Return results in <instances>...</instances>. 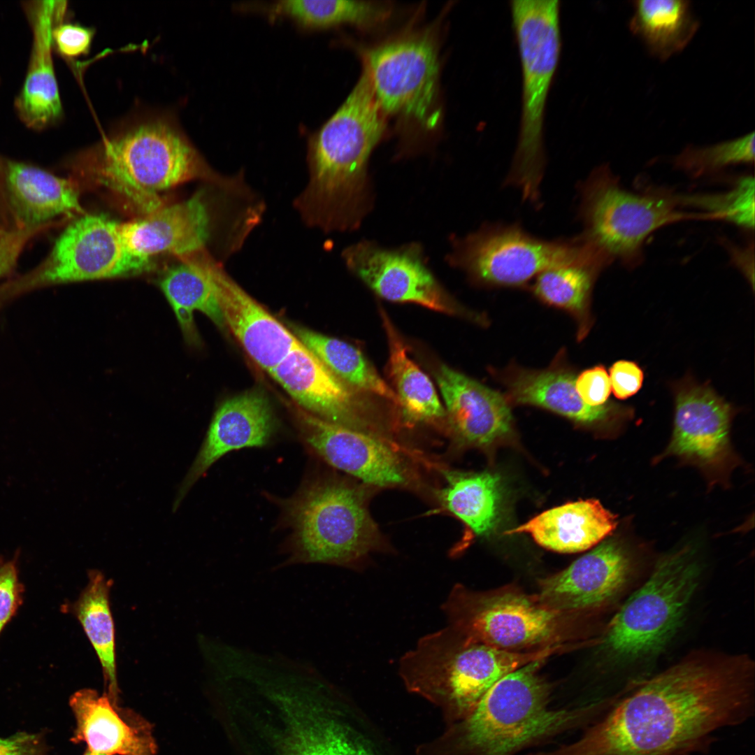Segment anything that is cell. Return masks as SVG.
Here are the masks:
<instances>
[{
	"label": "cell",
	"instance_id": "cell-1",
	"mask_svg": "<svg viewBox=\"0 0 755 755\" xmlns=\"http://www.w3.org/2000/svg\"><path fill=\"white\" fill-rule=\"evenodd\" d=\"M744 656L695 654L638 681L568 744L532 755H684L754 713Z\"/></svg>",
	"mask_w": 755,
	"mask_h": 755
},
{
	"label": "cell",
	"instance_id": "cell-2",
	"mask_svg": "<svg viewBox=\"0 0 755 755\" xmlns=\"http://www.w3.org/2000/svg\"><path fill=\"white\" fill-rule=\"evenodd\" d=\"M385 116L363 72L345 101L310 140L308 181L294 207L309 226L355 229L371 207L369 158L382 138Z\"/></svg>",
	"mask_w": 755,
	"mask_h": 755
},
{
	"label": "cell",
	"instance_id": "cell-3",
	"mask_svg": "<svg viewBox=\"0 0 755 755\" xmlns=\"http://www.w3.org/2000/svg\"><path fill=\"white\" fill-rule=\"evenodd\" d=\"M535 660L508 673L447 733L449 755H515L560 735L587 727L611 707L597 700L571 708L549 707L551 686Z\"/></svg>",
	"mask_w": 755,
	"mask_h": 755
},
{
	"label": "cell",
	"instance_id": "cell-4",
	"mask_svg": "<svg viewBox=\"0 0 755 755\" xmlns=\"http://www.w3.org/2000/svg\"><path fill=\"white\" fill-rule=\"evenodd\" d=\"M289 533L278 568L320 563L358 568L387 549L367 505L365 490L341 478L316 475L290 497H269Z\"/></svg>",
	"mask_w": 755,
	"mask_h": 755
},
{
	"label": "cell",
	"instance_id": "cell-5",
	"mask_svg": "<svg viewBox=\"0 0 755 755\" xmlns=\"http://www.w3.org/2000/svg\"><path fill=\"white\" fill-rule=\"evenodd\" d=\"M98 181L148 215L162 206L159 194L182 182H222L172 124L152 119L131 125L82 157Z\"/></svg>",
	"mask_w": 755,
	"mask_h": 755
},
{
	"label": "cell",
	"instance_id": "cell-6",
	"mask_svg": "<svg viewBox=\"0 0 755 755\" xmlns=\"http://www.w3.org/2000/svg\"><path fill=\"white\" fill-rule=\"evenodd\" d=\"M512 24L522 73L519 138L504 185L519 189L523 199L539 203L546 157L544 118L546 103L560 58L559 1L510 2Z\"/></svg>",
	"mask_w": 755,
	"mask_h": 755
},
{
	"label": "cell",
	"instance_id": "cell-7",
	"mask_svg": "<svg viewBox=\"0 0 755 755\" xmlns=\"http://www.w3.org/2000/svg\"><path fill=\"white\" fill-rule=\"evenodd\" d=\"M578 192L580 235L613 261L629 267L642 262L643 245L654 231L694 217L677 209L679 195L670 190L634 193L624 189L607 164L595 168Z\"/></svg>",
	"mask_w": 755,
	"mask_h": 755
},
{
	"label": "cell",
	"instance_id": "cell-8",
	"mask_svg": "<svg viewBox=\"0 0 755 755\" xmlns=\"http://www.w3.org/2000/svg\"><path fill=\"white\" fill-rule=\"evenodd\" d=\"M700 565L686 545L661 558L647 581L624 603L607 626L604 644L620 660L655 654L682 624L697 589Z\"/></svg>",
	"mask_w": 755,
	"mask_h": 755
},
{
	"label": "cell",
	"instance_id": "cell-9",
	"mask_svg": "<svg viewBox=\"0 0 755 755\" xmlns=\"http://www.w3.org/2000/svg\"><path fill=\"white\" fill-rule=\"evenodd\" d=\"M151 266V260L129 250L120 223L101 215H85L66 226L38 266L0 284V310L48 286L139 274Z\"/></svg>",
	"mask_w": 755,
	"mask_h": 755
},
{
	"label": "cell",
	"instance_id": "cell-10",
	"mask_svg": "<svg viewBox=\"0 0 755 755\" xmlns=\"http://www.w3.org/2000/svg\"><path fill=\"white\" fill-rule=\"evenodd\" d=\"M452 240L448 262L473 280L492 286H520L549 268L586 259L598 252L581 235L545 240L518 223L484 224Z\"/></svg>",
	"mask_w": 755,
	"mask_h": 755
},
{
	"label": "cell",
	"instance_id": "cell-11",
	"mask_svg": "<svg viewBox=\"0 0 755 755\" xmlns=\"http://www.w3.org/2000/svg\"><path fill=\"white\" fill-rule=\"evenodd\" d=\"M364 71L386 117L433 130L440 119L436 34L408 32L364 51Z\"/></svg>",
	"mask_w": 755,
	"mask_h": 755
},
{
	"label": "cell",
	"instance_id": "cell-12",
	"mask_svg": "<svg viewBox=\"0 0 755 755\" xmlns=\"http://www.w3.org/2000/svg\"><path fill=\"white\" fill-rule=\"evenodd\" d=\"M450 626L470 640L515 651L548 641L556 633L560 612L525 596H479L453 587L442 604Z\"/></svg>",
	"mask_w": 755,
	"mask_h": 755
},
{
	"label": "cell",
	"instance_id": "cell-13",
	"mask_svg": "<svg viewBox=\"0 0 755 755\" xmlns=\"http://www.w3.org/2000/svg\"><path fill=\"white\" fill-rule=\"evenodd\" d=\"M306 671L277 673L262 691L285 724L281 755H380L371 741L316 698Z\"/></svg>",
	"mask_w": 755,
	"mask_h": 755
},
{
	"label": "cell",
	"instance_id": "cell-14",
	"mask_svg": "<svg viewBox=\"0 0 755 755\" xmlns=\"http://www.w3.org/2000/svg\"><path fill=\"white\" fill-rule=\"evenodd\" d=\"M296 421L303 444L332 467L368 487L410 488L411 465L387 437L330 422L303 410Z\"/></svg>",
	"mask_w": 755,
	"mask_h": 755
},
{
	"label": "cell",
	"instance_id": "cell-15",
	"mask_svg": "<svg viewBox=\"0 0 755 755\" xmlns=\"http://www.w3.org/2000/svg\"><path fill=\"white\" fill-rule=\"evenodd\" d=\"M342 257L347 268L385 300L416 303L447 314L458 312V306L427 266L417 243L390 248L361 240L348 246Z\"/></svg>",
	"mask_w": 755,
	"mask_h": 755
},
{
	"label": "cell",
	"instance_id": "cell-16",
	"mask_svg": "<svg viewBox=\"0 0 755 755\" xmlns=\"http://www.w3.org/2000/svg\"><path fill=\"white\" fill-rule=\"evenodd\" d=\"M269 373L308 413L330 422L384 436L375 426L365 404L348 384L301 342Z\"/></svg>",
	"mask_w": 755,
	"mask_h": 755
},
{
	"label": "cell",
	"instance_id": "cell-17",
	"mask_svg": "<svg viewBox=\"0 0 755 755\" xmlns=\"http://www.w3.org/2000/svg\"><path fill=\"white\" fill-rule=\"evenodd\" d=\"M733 410L710 387L687 384L676 391L674 429L666 454L704 471L719 472L732 461Z\"/></svg>",
	"mask_w": 755,
	"mask_h": 755
},
{
	"label": "cell",
	"instance_id": "cell-18",
	"mask_svg": "<svg viewBox=\"0 0 755 755\" xmlns=\"http://www.w3.org/2000/svg\"><path fill=\"white\" fill-rule=\"evenodd\" d=\"M632 558L623 544L610 540L582 556L563 570L540 582L541 604L562 610L600 607L627 584Z\"/></svg>",
	"mask_w": 755,
	"mask_h": 755
},
{
	"label": "cell",
	"instance_id": "cell-19",
	"mask_svg": "<svg viewBox=\"0 0 755 755\" xmlns=\"http://www.w3.org/2000/svg\"><path fill=\"white\" fill-rule=\"evenodd\" d=\"M275 431L267 398L248 391L229 399L216 410L198 454L179 485L172 511L175 512L194 484L226 454L266 445Z\"/></svg>",
	"mask_w": 755,
	"mask_h": 755
},
{
	"label": "cell",
	"instance_id": "cell-20",
	"mask_svg": "<svg viewBox=\"0 0 755 755\" xmlns=\"http://www.w3.org/2000/svg\"><path fill=\"white\" fill-rule=\"evenodd\" d=\"M435 377L445 422L457 445L486 447L510 433L512 416L502 394L446 365L436 369Z\"/></svg>",
	"mask_w": 755,
	"mask_h": 755
},
{
	"label": "cell",
	"instance_id": "cell-21",
	"mask_svg": "<svg viewBox=\"0 0 755 755\" xmlns=\"http://www.w3.org/2000/svg\"><path fill=\"white\" fill-rule=\"evenodd\" d=\"M208 268L224 324L254 361L269 372L301 341L210 257Z\"/></svg>",
	"mask_w": 755,
	"mask_h": 755
},
{
	"label": "cell",
	"instance_id": "cell-22",
	"mask_svg": "<svg viewBox=\"0 0 755 755\" xmlns=\"http://www.w3.org/2000/svg\"><path fill=\"white\" fill-rule=\"evenodd\" d=\"M0 199L13 226L35 228L82 211L76 185L38 167L0 161Z\"/></svg>",
	"mask_w": 755,
	"mask_h": 755
},
{
	"label": "cell",
	"instance_id": "cell-23",
	"mask_svg": "<svg viewBox=\"0 0 755 755\" xmlns=\"http://www.w3.org/2000/svg\"><path fill=\"white\" fill-rule=\"evenodd\" d=\"M209 216L203 193L120 224L123 238L136 256L151 260L160 253L182 258L203 251L209 236Z\"/></svg>",
	"mask_w": 755,
	"mask_h": 755
},
{
	"label": "cell",
	"instance_id": "cell-24",
	"mask_svg": "<svg viewBox=\"0 0 755 755\" xmlns=\"http://www.w3.org/2000/svg\"><path fill=\"white\" fill-rule=\"evenodd\" d=\"M69 705L76 721L73 742H84L89 751L103 755H155L150 726L124 714L108 695L82 689L71 696Z\"/></svg>",
	"mask_w": 755,
	"mask_h": 755
},
{
	"label": "cell",
	"instance_id": "cell-25",
	"mask_svg": "<svg viewBox=\"0 0 755 755\" xmlns=\"http://www.w3.org/2000/svg\"><path fill=\"white\" fill-rule=\"evenodd\" d=\"M617 524L616 516L599 501L587 499L547 510L508 533H526L547 549L574 553L596 545Z\"/></svg>",
	"mask_w": 755,
	"mask_h": 755
},
{
	"label": "cell",
	"instance_id": "cell-26",
	"mask_svg": "<svg viewBox=\"0 0 755 755\" xmlns=\"http://www.w3.org/2000/svg\"><path fill=\"white\" fill-rule=\"evenodd\" d=\"M55 1H42L34 16L32 55L17 108L25 123L34 128L54 121L62 104L52 64L51 44L53 22L64 13L65 5Z\"/></svg>",
	"mask_w": 755,
	"mask_h": 755
},
{
	"label": "cell",
	"instance_id": "cell-27",
	"mask_svg": "<svg viewBox=\"0 0 755 755\" xmlns=\"http://www.w3.org/2000/svg\"><path fill=\"white\" fill-rule=\"evenodd\" d=\"M575 378L564 369L516 371L507 379L510 398L519 404L541 407L587 424L607 419L614 410L610 405L586 404L575 389Z\"/></svg>",
	"mask_w": 755,
	"mask_h": 755
},
{
	"label": "cell",
	"instance_id": "cell-28",
	"mask_svg": "<svg viewBox=\"0 0 755 755\" xmlns=\"http://www.w3.org/2000/svg\"><path fill=\"white\" fill-rule=\"evenodd\" d=\"M209 256L203 250L183 258L168 270L160 287L170 303L185 339L199 343L193 313L205 314L218 327L225 326L208 268Z\"/></svg>",
	"mask_w": 755,
	"mask_h": 755
},
{
	"label": "cell",
	"instance_id": "cell-29",
	"mask_svg": "<svg viewBox=\"0 0 755 755\" xmlns=\"http://www.w3.org/2000/svg\"><path fill=\"white\" fill-rule=\"evenodd\" d=\"M631 32L661 60L682 50L700 26L688 0H634Z\"/></svg>",
	"mask_w": 755,
	"mask_h": 755
},
{
	"label": "cell",
	"instance_id": "cell-30",
	"mask_svg": "<svg viewBox=\"0 0 755 755\" xmlns=\"http://www.w3.org/2000/svg\"><path fill=\"white\" fill-rule=\"evenodd\" d=\"M389 357V371L396 387L403 422L408 424L445 422V411L430 378L409 357L406 346L387 315L382 311Z\"/></svg>",
	"mask_w": 755,
	"mask_h": 755
},
{
	"label": "cell",
	"instance_id": "cell-31",
	"mask_svg": "<svg viewBox=\"0 0 755 755\" xmlns=\"http://www.w3.org/2000/svg\"><path fill=\"white\" fill-rule=\"evenodd\" d=\"M443 487L438 492L442 506L477 535L490 533L497 522L500 479L488 471L443 470Z\"/></svg>",
	"mask_w": 755,
	"mask_h": 755
},
{
	"label": "cell",
	"instance_id": "cell-32",
	"mask_svg": "<svg viewBox=\"0 0 755 755\" xmlns=\"http://www.w3.org/2000/svg\"><path fill=\"white\" fill-rule=\"evenodd\" d=\"M111 582L99 570L88 573V582L78 598L62 605V610L80 622L99 659L108 696L117 694L115 627L109 602Z\"/></svg>",
	"mask_w": 755,
	"mask_h": 755
},
{
	"label": "cell",
	"instance_id": "cell-33",
	"mask_svg": "<svg viewBox=\"0 0 755 755\" xmlns=\"http://www.w3.org/2000/svg\"><path fill=\"white\" fill-rule=\"evenodd\" d=\"M612 261L601 253L549 268L535 277L533 292L544 302L573 314L582 323L583 335L594 284L601 271Z\"/></svg>",
	"mask_w": 755,
	"mask_h": 755
},
{
	"label": "cell",
	"instance_id": "cell-34",
	"mask_svg": "<svg viewBox=\"0 0 755 755\" xmlns=\"http://www.w3.org/2000/svg\"><path fill=\"white\" fill-rule=\"evenodd\" d=\"M294 334L346 384L398 405L395 391L382 379L358 348L343 340L301 327L295 326Z\"/></svg>",
	"mask_w": 755,
	"mask_h": 755
},
{
	"label": "cell",
	"instance_id": "cell-35",
	"mask_svg": "<svg viewBox=\"0 0 755 755\" xmlns=\"http://www.w3.org/2000/svg\"><path fill=\"white\" fill-rule=\"evenodd\" d=\"M274 11L312 28L350 25L361 29L377 27L391 15L387 1L348 0H288L275 5Z\"/></svg>",
	"mask_w": 755,
	"mask_h": 755
},
{
	"label": "cell",
	"instance_id": "cell-36",
	"mask_svg": "<svg viewBox=\"0 0 755 755\" xmlns=\"http://www.w3.org/2000/svg\"><path fill=\"white\" fill-rule=\"evenodd\" d=\"M754 161V131L710 146L688 145L673 160L675 167L693 177L716 173L731 165Z\"/></svg>",
	"mask_w": 755,
	"mask_h": 755
},
{
	"label": "cell",
	"instance_id": "cell-37",
	"mask_svg": "<svg viewBox=\"0 0 755 755\" xmlns=\"http://www.w3.org/2000/svg\"><path fill=\"white\" fill-rule=\"evenodd\" d=\"M754 179L745 176L720 194L680 196L682 206L697 208L713 218L726 220L747 229L754 227Z\"/></svg>",
	"mask_w": 755,
	"mask_h": 755
},
{
	"label": "cell",
	"instance_id": "cell-38",
	"mask_svg": "<svg viewBox=\"0 0 755 755\" xmlns=\"http://www.w3.org/2000/svg\"><path fill=\"white\" fill-rule=\"evenodd\" d=\"M20 552L16 549L9 559L0 556V635L24 601L25 587L19 577Z\"/></svg>",
	"mask_w": 755,
	"mask_h": 755
},
{
	"label": "cell",
	"instance_id": "cell-39",
	"mask_svg": "<svg viewBox=\"0 0 755 755\" xmlns=\"http://www.w3.org/2000/svg\"><path fill=\"white\" fill-rule=\"evenodd\" d=\"M52 224L35 228H16L0 224V280L9 276L29 240Z\"/></svg>",
	"mask_w": 755,
	"mask_h": 755
},
{
	"label": "cell",
	"instance_id": "cell-40",
	"mask_svg": "<svg viewBox=\"0 0 755 755\" xmlns=\"http://www.w3.org/2000/svg\"><path fill=\"white\" fill-rule=\"evenodd\" d=\"M575 389L587 405L594 407L607 403L611 392L609 375L602 366H596L581 373L575 378Z\"/></svg>",
	"mask_w": 755,
	"mask_h": 755
},
{
	"label": "cell",
	"instance_id": "cell-41",
	"mask_svg": "<svg viewBox=\"0 0 755 755\" xmlns=\"http://www.w3.org/2000/svg\"><path fill=\"white\" fill-rule=\"evenodd\" d=\"M609 378L611 391L614 396L624 400L635 395L640 389L644 373L635 362L619 360L610 367Z\"/></svg>",
	"mask_w": 755,
	"mask_h": 755
},
{
	"label": "cell",
	"instance_id": "cell-42",
	"mask_svg": "<svg viewBox=\"0 0 755 755\" xmlns=\"http://www.w3.org/2000/svg\"><path fill=\"white\" fill-rule=\"evenodd\" d=\"M52 35V41L61 55L75 57L87 52L93 33L88 28L68 23L55 27Z\"/></svg>",
	"mask_w": 755,
	"mask_h": 755
},
{
	"label": "cell",
	"instance_id": "cell-43",
	"mask_svg": "<svg viewBox=\"0 0 755 755\" xmlns=\"http://www.w3.org/2000/svg\"><path fill=\"white\" fill-rule=\"evenodd\" d=\"M0 755H47L45 740L41 734L27 732L0 738Z\"/></svg>",
	"mask_w": 755,
	"mask_h": 755
},
{
	"label": "cell",
	"instance_id": "cell-44",
	"mask_svg": "<svg viewBox=\"0 0 755 755\" xmlns=\"http://www.w3.org/2000/svg\"><path fill=\"white\" fill-rule=\"evenodd\" d=\"M731 254L732 261L741 269L746 276L752 281L754 280V244L746 248H741L732 245L726 244Z\"/></svg>",
	"mask_w": 755,
	"mask_h": 755
},
{
	"label": "cell",
	"instance_id": "cell-45",
	"mask_svg": "<svg viewBox=\"0 0 755 755\" xmlns=\"http://www.w3.org/2000/svg\"><path fill=\"white\" fill-rule=\"evenodd\" d=\"M84 755H103V754H99L94 753V752L88 750V751H87L85 752V754Z\"/></svg>",
	"mask_w": 755,
	"mask_h": 755
}]
</instances>
